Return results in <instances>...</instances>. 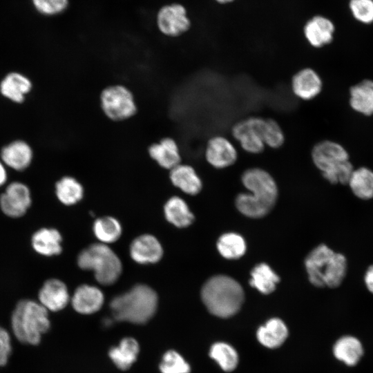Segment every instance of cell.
Returning <instances> with one entry per match:
<instances>
[{"label": "cell", "mask_w": 373, "mask_h": 373, "mask_svg": "<svg viewBox=\"0 0 373 373\" xmlns=\"http://www.w3.org/2000/svg\"><path fill=\"white\" fill-rule=\"evenodd\" d=\"M148 152L151 158L163 169L171 170L181 164L178 146L171 137H164L159 142L151 144Z\"/></svg>", "instance_id": "19"}, {"label": "cell", "mask_w": 373, "mask_h": 373, "mask_svg": "<svg viewBox=\"0 0 373 373\" xmlns=\"http://www.w3.org/2000/svg\"><path fill=\"white\" fill-rule=\"evenodd\" d=\"M130 255L137 263H155L162 258L163 249L155 237L144 234L133 240L130 246Z\"/></svg>", "instance_id": "16"}, {"label": "cell", "mask_w": 373, "mask_h": 373, "mask_svg": "<svg viewBox=\"0 0 373 373\" xmlns=\"http://www.w3.org/2000/svg\"><path fill=\"white\" fill-rule=\"evenodd\" d=\"M323 88V82L318 73L311 68H304L291 79V90L298 98L309 101L318 96Z\"/></svg>", "instance_id": "15"}, {"label": "cell", "mask_w": 373, "mask_h": 373, "mask_svg": "<svg viewBox=\"0 0 373 373\" xmlns=\"http://www.w3.org/2000/svg\"><path fill=\"white\" fill-rule=\"evenodd\" d=\"M7 180V172L3 164L0 162V186H3Z\"/></svg>", "instance_id": "40"}, {"label": "cell", "mask_w": 373, "mask_h": 373, "mask_svg": "<svg viewBox=\"0 0 373 373\" xmlns=\"http://www.w3.org/2000/svg\"><path fill=\"white\" fill-rule=\"evenodd\" d=\"M347 184L358 198L363 200L373 198V171L370 169L362 166L354 169Z\"/></svg>", "instance_id": "28"}, {"label": "cell", "mask_w": 373, "mask_h": 373, "mask_svg": "<svg viewBox=\"0 0 373 373\" xmlns=\"http://www.w3.org/2000/svg\"><path fill=\"white\" fill-rule=\"evenodd\" d=\"M263 117L251 116L238 121L231 128V134L241 148L246 152L252 154L262 153L265 145L260 132Z\"/></svg>", "instance_id": "10"}, {"label": "cell", "mask_w": 373, "mask_h": 373, "mask_svg": "<svg viewBox=\"0 0 373 373\" xmlns=\"http://www.w3.org/2000/svg\"><path fill=\"white\" fill-rule=\"evenodd\" d=\"M93 231L101 243L106 245L119 239L122 234V226L117 219L105 216L95 221Z\"/></svg>", "instance_id": "32"}, {"label": "cell", "mask_w": 373, "mask_h": 373, "mask_svg": "<svg viewBox=\"0 0 373 373\" xmlns=\"http://www.w3.org/2000/svg\"><path fill=\"white\" fill-rule=\"evenodd\" d=\"M157 296L146 285H137L128 291L115 297L110 307L113 317L135 324L146 323L155 313Z\"/></svg>", "instance_id": "5"}, {"label": "cell", "mask_w": 373, "mask_h": 373, "mask_svg": "<svg viewBox=\"0 0 373 373\" xmlns=\"http://www.w3.org/2000/svg\"><path fill=\"white\" fill-rule=\"evenodd\" d=\"M1 157L8 166L21 171L30 165L32 158V151L27 143L17 140L10 143L1 149Z\"/></svg>", "instance_id": "21"}, {"label": "cell", "mask_w": 373, "mask_h": 373, "mask_svg": "<svg viewBox=\"0 0 373 373\" xmlns=\"http://www.w3.org/2000/svg\"><path fill=\"white\" fill-rule=\"evenodd\" d=\"M155 23L162 35L170 37H179L191 27L186 7L178 2L162 6L156 12Z\"/></svg>", "instance_id": "9"}, {"label": "cell", "mask_w": 373, "mask_h": 373, "mask_svg": "<svg viewBox=\"0 0 373 373\" xmlns=\"http://www.w3.org/2000/svg\"><path fill=\"white\" fill-rule=\"evenodd\" d=\"M348 8L358 23L367 26L373 23V0H349Z\"/></svg>", "instance_id": "35"}, {"label": "cell", "mask_w": 373, "mask_h": 373, "mask_svg": "<svg viewBox=\"0 0 373 373\" xmlns=\"http://www.w3.org/2000/svg\"><path fill=\"white\" fill-rule=\"evenodd\" d=\"M216 245L220 254L229 260H236L241 258L247 250V245L244 238L233 232L221 235Z\"/></svg>", "instance_id": "30"}, {"label": "cell", "mask_w": 373, "mask_h": 373, "mask_svg": "<svg viewBox=\"0 0 373 373\" xmlns=\"http://www.w3.org/2000/svg\"><path fill=\"white\" fill-rule=\"evenodd\" d=\"M78 266L94 271L97 281L104 285L113 284L122 270L117 254L106 244L95 243L83 249L77 257Z\"/></svg>", "instance_id": "7"}, {"label": "cell", "mask_w": 373, "mask_h": 373, "mask_svg": "<svg viewBox=\"0 0 373 373\" xmlns=\"http://www.w3.org/2000/svg\"><path fill=\"white\" fill-rule=\"evenodd\" d=\"M350 104L358 113L370 116L373 114V81L364 79L350 90Z\"/></svg>", "instance_id": "24"}, {"label": "cell", "mask_w": 373, "mask_h": 373, "mask_svg": "<svg viewBox=\"0 0 373 373\" xmlns=\"http://www.w3.org/2000/svg\"><path fill=\"white\" fill-rule=\"evenodd\" d=\"M32 84L30 81L21 74L11 73L7 75L0 84V91L3 96L15 102H22Z\"/></svg>", "instance_id": "26"}, {"label": "cell", "mask_w": 373, "mask_h": 373, "mask_svg": "<svg viewBox=\"0 0 373 373\" xmlns=\"http://www.w3.org/2000/svg\"><path fill=\"white\" fill-rule=\"evenodd\" d=\"M209 355L225 372L233 371L238 363L237 352L233 347L225 343H214L210 349Z\"/></svg>", "instance_id": "33"}, {"label": "cell", "mask_w": 373, "mask_h": 373, "mask_svg": "<svg viewBox=\"0 0 373 373\" xmlns=\"http://www.w3.org/2000/svg\"><path fill=\"white\" fill-rule=\"evenodd\" d=\"M31 204L30 191L27 185L20 182L9 184L0 195V209L11 218L22 217Z\"/></svg>", "instance_id": "11"}, {"label": "cell", "mask_w": 373, "mask_h": 373, "mask_svg": "<svg viewBox=\"0 0 373 373\" xmlns=\"http://www.w3.org/2000/svg\"><path fill=\"white\" fill-rule=\"evenodd\" d=\"M219 3H227L233 1V0H216Z\"/></svg>", "instance_id": "41"}, {"label": "cell", "mask_w": 373, "mask_h": 373, "mask_svg": "<svg viewBox=\"0 0 373 373\" xmlns=\"http://www.w3.org/2000/svg\"><path fill=\"white\" fill-rule=\"evenodd\" d=\"M12 352L10 333L0 325V367L7 364Z\"/></svg>", "instance_id": "38"}, {"label": "cell", "mask_w": 373, "mask_h": 373, "mask_svg": "<svg viewBox=\"0 0 373 373\" xmlns=\"http://www.w3.org/2000/svg\"><path fill=\"white\" fill-rule=\"evenodd\" d=\"M361 340L352 335H345L336 340L332 352L334 357L348 367H355L364 355Z\"/></svg>", "instance_id": "18"}, {"label": "cell", "mask_w": 373, "mask_h": 373, "mask_svg": "<svg viewBox=\"0 0 373 373\" xmlns=\"http://www.w3.org/2000/svg\"><path fill=\"white\" fill-rule=\"evenodd\" d=\"M100 106L105 115L113 122L132 117L137 106L131 91L120 84L108 86L100 93Z\"/></svg>", "instance_id": "8"}, {"label": "cell", "mask_w": 373, "mask_h": 373, "mask_svg": "<svg viewBox=\"0 0 373 373\" xmlns=\"http://www.w3.org/2000/svg\"><path fill=\"white\" fill-rule=\"evenodd\" d=\"M312 160L329 183L347 184L354 167L346 149L340 144L323 140L312 149Z\"/></svg>", "instance_id": "6"}, {"label": "cell", "mask_w": 373, "mask_h": 373, "mask_svg": "<svg viewBox=\"0 0 373 373\" xmlns=\"http://www.w3.org/2000/svg\"><path fill=\"white\" fill-rule=\"evenodd\" d=\"M62 237L54 228L43 227L36 231L31 237V245L37 254L44 256H53L61 253Z\"/></svg>", "instance_id": "20"}, {"label": "cell", "mask_w": 373, "mask_h": 373, "mask_svg": "<svg viewBox=\"0 0 373 373\" xmlns=\"http://www.w3.org/2000/svg\"><path fill=\"white\" fill-rule=\"evenodd\" d=\"M261 136L265 146L279 149L285 143V137L280 124L272 118H263L260 128Z\"/></svg>", "instance_id": "34"}, {"label": "cell", "mask_w": 373, "mask_h": 373, "mask_svg": "<svg viewBox=\"0 0 373 373\" xmlns=\"http://www.w3.org/2000/svg\"><path fill=\"white\" fill-rule=\"evenodd\" d=\"M309 281L316 287L336 288L343 283L347 270L345 256L321 244L305 259Z\"/></svg>", "instance_id": "2"}, {"label": "cell", "mask_w": 373, "mask_h": 373, "mask_svg": "<svg viewBox=\"0 0 373 373\" xmlns=\"http://www.w3.org/2000/svg\"><path fill=\"white\" fill-rule=\"evenodd\" d=\"M364 282L367 289L373 294V265L367 269L364 276Z\"/></svg>", "instance_id": "39"}, {"label": "cell", "mask_w": 373, "mask_h": 373, "mask_svg": "<svg viewBox=\"0 0 373 373\" xmlns=\"http://www.w3.org/2000/svg\"><path fill=\"white\" fill-rule=\"evenodd\" d=\"M70 295L66 285L59 279L46 280L38 292V302L48 312H59L66 307Z\"/></svg>", "instance_id": "13"}, {"label": "cell", "mask_w": 373, "mask_h": 373, "mask_svg": "<svg viewBox=\"0 0 373 373\" xmlns=\"http://www.w3.org/2000/svg\"><path fill=\"white\" fill-rule=\"evenodd\" d=\"M36 9L47 15H55L65 11L69 4L68 0H32Z\"/></svg>", "instance_id": "37"}, {"label": "cell", "mask_w": 373, "mask_h": 373, "mask_svg": "<svg viewBox=\"0 0 373 373\" xmlns=\"http://www.w3.org/2000/svg\"><path fill=\"white\" fill-rule=\"evenodd\" d=\"M201 298L211 314L229 318L240 310L245 294L242 286L235 279L226 275H216L205 282Z\"/></svg>", "instance_id": "3"}, {"label": "cell", "mask_w": 373, "mask_h": 373, "mask_svg": "<svg viewBox=\"0 0 373 373\" xmlns=\"http://www.w3.org/2000/svg\"><path fill=\"white\" fill-rule=\"evenodd\" d=\"M287 336L288 329L286 325L278 318L269 319L256 332L258 341L265 347L271 349L280 347Z\"/></svg>", "instance_id": "23"}, {"label": "cell", "mask_w": 373, "mask_h": 373, "mask_svg": "<svg viewBox=\"0 0 373 373\" xmlns=\"http://www.w3.org/2000/svg\"><path fill=\"white\" fill-rule=\"evenodd\" d=\"M55 193L62 204L70 206L76 204L82 198L84 189L75 178L65 176L57 182Z\"/></svg>", "instance_id": "31"}, {"label": "cell", "mask_w": 373, "mask_h": 373, "mask_svg": "<svg viewBox=\"0 0 373 373\" xmlns=\"http://www.w3.org/2000/svg\"><path fill=\"white\" fill-rule=\"evenodd\" d=\"M336 26L324 15H315L304 26V35L309 44L314 48L330 44L334 39Z\"/></svg>", "instance_id": "14"}, {"label": "cell", "mask_w": 373, "mask_h": 373, "mask_svg": "<svg viewBox=\"0 0 373 373\" xmlns=\"http://www.w3.org/2000/svg\"><path fill=\"white\" fill-rule=\"evenodd\" d=\"M278 274L266 263L256 265L251 271L250 285L263 294L272 293L280 282Z\"/></svg>", "instance_id": "27"}, {"label": "cell", "mask_w": 373, "mask_h": 373, "mask_svg": "<svg viewBox=\"0 0 373 373\" xmlns=\"http://www.w3.org/2000/svg\"><path fill=\"white\" fill-rule=\"evenodd\" d=\"M10 322L15 338L21 343L32 345H38L50 327L48 311L38 301L28 298L17 303Z\"/></svg>", "instance_id": "4"}, {"label": "cell", "mask_w": 373, "mask_h": 373, "mask_svg": "<svg viewBox=\"0 0 373 373\" xmlns=\"http://www.w3.org/2000/svg\"><path fill=\"white\" fill-rule=\"evenodd\" d=\"M139 350V344L137 341L128 337L123 338L118 346L112 347L108 354L119 369L126 370L136 361Z\"/></svg>", "instance_id": "25"}, {"label": "cell", "mask_w": 373, "mask_h": 373, "mask_svg": "<svg viewBox=\"0 0 373 373\" xmlns=\"http://www.w3.org/2000/svg\"><path fill=\"white\" fill-rule=\"evenodd\" d=\"M169 177L174 186L187 194L196 195L202 189V180L190 165L178 164L170 170Z\"/></svg>", "instance_id": "22"}, {"label": "cell", "mask_w": 373, "mask_h": 373, "mask_svg": "<svg viewBox=\"0 0 373 373\" xmlns=\"http://www.w3.org/2000/svg\"><path fill=\"white\" fill-rule=\"evenodd\" d=\"M160 370L162 373H189L190 366L179 353L169 350L162 357Z\"/></svg>", "instance_id": "36"}, {"label": "cell", "mask_w": 373, "mask_h": 373, "mask_svg": "<svg viewBox=\"0 0 373 373\" xmlns=\"http://www.w3.org/2000/svg\"><path fill=\"white\" fill-rule=\"evenodd\" d=\"M204 155L210 165L216 169H222L235 164L238 153L229 140L222 135H216L208 140Z\"/></svg>", "instance_id": "12"}, {"label": "cell", "mask_w": 373, "mask_h": 373, "mask_svg": "<svg viewBox=\"0 0 373 373\" xmlns=\"http://www.w3.org/2000/svg\"><path fill=\"white\" fill-rule=\"evenodd\" d=\"M241 181L249 193L237 195V209L251 218H260L268 214L276 204L278 189L274 178L267 171L258 167L245 170Z\"/></svg>", "instance_id": "1"}, {"label": "cell", "mask_w": 373, "mask_h": 373, "mask_svg": "<svg viewBox=\"0 0 373 373\" xmlns=\"http://www.w3.org/2000/svg\"><path fill=\"white\" fill-rule=\"evenodd\" d=\"M104 297L97 287L88 285L79 286L71 298L73 309L82 314L95 313L101 309Z\"/></svg>", "instance_id": "17"}, {"label": "cell", "mask_w": 373, "mask_h": 373, "mask_svg": "<svg viewBox=\"0 0 373 373\" xmlns=\"http://www.w3.org/2000/svg\"><path fill=\"white\" fill-rule=\"evenodd\" d=\"M166 220L175 227L183 228L192 224L194 216L185 201L178 197L171 198L164 205Z\"/></svg>", "instance_id": "29"}]
</instances>
